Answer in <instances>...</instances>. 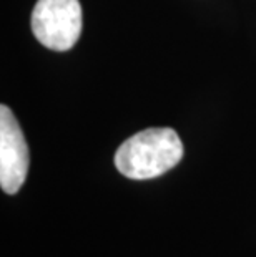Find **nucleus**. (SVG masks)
Segmentation results:
<instances>
[{
	"label": "nucleus",
	"mask_w": 256,
	"mask_h": 257,
	"mask_svg": "<svg viewBox=\"0 0 256 257\" xmlns=\"http://www.w3.org/2000/svg\"><path fill=\"white\" fill-rule=\"evenodd\" d=\"M183 158V143L172 128L138 131L118 146L115 166L128 179H153L173 169Z\"/></svg>",
	"instance_id": "1"
},
{
	"label": "nucleus",
	"mask_w": 256,
	"mask_h": 257,
	"mask_svg": "<svg viewBox=\"0 0 256 257\" xmlns=\"http://www.w3.org/2000/svg\"><path fill=\"white\" fill-rule=\"evenodd\" d=\"M30 155L25 136L7 105L0 106V186L4 193L17 194L29 174Z\"/></svg>",
	"instance_id": "3"
},
{
	"label": "nucleus",
	"mask_w": 256,
	"mask_h": 257,
	"mask_svg": "<svg viewBox=\"0 0 256 257\" xmlns=\"http://www.w3.org/2000/svg\"><path fill=\"white\" fill-rule=\"evenodd\" d=\"M32 32L43 47L55 52L73 48L81 34L78 0H39L32 10Z\"/></svg>",
	"instance_id": "2"
}]
</instances>
